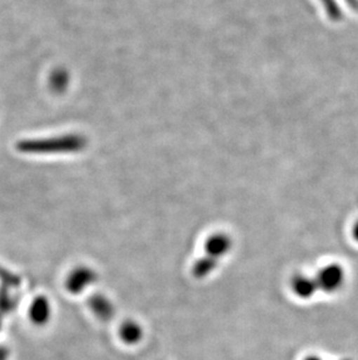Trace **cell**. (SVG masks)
Here are the masks:
<instances>
[{
	"label": "cell",
	"instance_id": "obj_1",
	"mask_svg": "<svg viewBox=\"0 0 358 360\" xmlns=\"http://www.w3.org/2000/svg\"><path fill=\"white\" fill-rule=\"evenodd\" d=\"M232 246H233V241L230 236L226 233H216L208 237L205 241L204 250H205V255L220 262L221 258L230 253Z\"/></svg>",
	"mask_w": 358,
	"mask_h": 360
},
{
	"label": "cell",
	"instance_id": "obj_2",
	"mask_svg": "<svg viewBox=\"0 0 358 360\" xmlns=\"http://www.w3.org/2000/svg\"><path fill=\"white\" fill-rule=\"evenodd\" d=\"M119 336L122 342H125L128 345H135L143 338L142 326L135 321H126L122 323L119 329Z\"/></svg>",
	"mask_w": 358,
	"mask_h": 360
},
{
	"label": "cell",
	"instance_id": "obj_3",
	"mask_svg": "<svg viewBox=\"0 0 358 360\" xmlns=\"http://www.w3.org/2000/svg\"><path fill=\"white\" fill-rule=\"evenodd\" d=\"M91 308L95 316H98L100 320L110 321L114 316V304L112 303L111 300L107 296L95 295L91 300Z\"/></svg>",
	"mask_w": 358,
	"mask_h": 360
},
{
	"label": "cell",
	"instance_id": "obj_4",
	"mask_svg": "<svg viewBox=\"0 0 358 360\" xmlns=\"http://www.w3.org/2000/svg\"><path fill=\"white\" fill-rule=\"evenodd\" d=\"M219 262V260H216V259L204 255V257L198 259V260L194 262L192 269L193 276L198 278V279L206 278V276H210L211 273L214 272V271L218 269Z\"/></svg>",
	"mask_w": 358,
	"mask_h": 360
},
{
	"label": "cell",
	"instance_id": "obj_5",
	"mask_svg": "<svg viewBox=\"0 0 358 360\" xmlns=\"http://www.w3.org/2000/svg\"><path fill=\"white\" fill-rule=\"evenodd\" d=\"M95 273L90 269H83L78 272L74 273V280H72V287L74 290L81 292L85 287L93 283L95 281Z\"/></svg>",
	"mask_w": 358,
	"mask_h": 360
},
{
	"label": "cell",
	"instance_id": "obj_6",
	"mask_svg": "<svg viewBox=\"0 0 358 360\" xmlns=\"http://www.w3.org/2000/svg\"><path fill=\"white\" fill-rule=\"evenodd\" d=\"M292 288H293L294 292L300 297H307L313 294L314 290V285L311 280L306 278V276H298L294 278L293 282H292Z\"/></svg>",
	"mask_w": 358,
	"mask_h": 360
}]
</instances>
